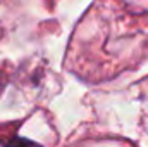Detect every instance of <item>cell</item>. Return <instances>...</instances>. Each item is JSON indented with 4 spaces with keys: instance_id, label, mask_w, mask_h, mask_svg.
I'll return each mask as SVG.
<instances>
[{
    "instance_id": "1",
    "label": "cell",
    "mask_w": 148,
    "mask_h": 147,
    "mask_svg": "<svg viewBox=\"0 0 148 147\" xmlns=\"http://www.w3.org/2000/svg\"><path fill=\"white\" fill-rule=\"evenodd\" d=\"M5 147H41V146L36 144V142H33V140H28V139H21V137H17V139H12Z\"/></svg>"
}]
</instances>
